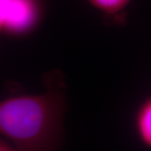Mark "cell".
Instances as JSON below:
<instances>
[{
  "label": "cell",
  "instance_id": "1",
  "mask_svg": "<svg viewBox=\"0 0 151 151\" xmlns=\"http://www.w3.org/2000/svg\"><path fill=\"white\" fill-rule=\"evenodd\" d=\"M65 96L56 88L0 102V135L15 150H51L63 135Z\"/></svg>",
  "mask_w": 151,
  "mask_h": 151
},
{
  "label": "cell",
  "instance_id": "2",
  "mask_svg": "<svg viewBox=\"0 0 151 151\" xmlns=\"http://www.w3.org/2000/svg\"><path fill=\"white\" fill-rule=\"evenodd\" d=\"M42 14L41 0H11L3 32L14 36L27 35L37 27Z\"/></svg>",
  "mask_w": 151,
  "mask_h": 151
},
{
  "label": "cell",
  "instance_id": "3",
  "mask_svg": "<svg viewBox=\"0 0 151 151\" xmlns=\"http://www.w3.org/2000/svg\"><path fill=\"white\" fill-rule=\"evenodd\" d=\"M135 127L140 140L151 148V98L147 100L138 111Z\"/></svg>",
  "mask_w": 151,
  "mask_h": 151
},
{
  "label": "cell",
  "instance_id": "4",
  "mask_svg": "<svg viewBox=\"0 0 151 151\" xmlns=\"http://www.w3.org/2000/svg\"><path fill=\"white\" fill-rule=\"evenodd\" d=\"M99 12L108 16L117 15L129 6L131 0H86Z\"/></svg>",
  "mask_w": 151,
  "mask_h": 151
},
{
  "label": "cell",
  "instance_id": "5",
  "mask_svg": "<svg viewBox=\"0 0 151 151\" xmlns=\"http://www.w3.org/2000/svg\"><path fill=\"white\" fill-rule=\"evenodd\" d=\"M10 2L11 0H0V35L4 31V20Z\"/></svg>",
  "mask_w": 151,
  "mask_h": 151
},
{
  "label": "cell",
  "instance_id": "6",
  "mask_svg": "<svg viewBox=\"0 0 151 151\" xmlns=\"http://www.w3.org/2000/svg\"><path fill=\"white\" fill-rule=\"evenodd\" d=\"M11 150H15L14 147L12 145V144L9 143L6 139L0 137V151Z\"/></svg>",
  "mask_w": 151,
  "mask_h": 151
}]
</instances>
